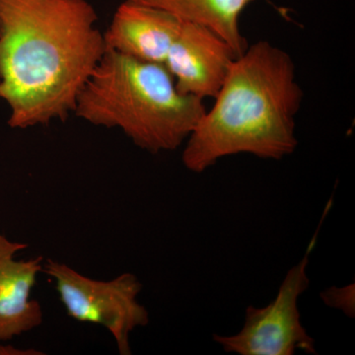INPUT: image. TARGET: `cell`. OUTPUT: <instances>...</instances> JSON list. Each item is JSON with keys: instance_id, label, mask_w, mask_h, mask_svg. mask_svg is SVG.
Listing matches in <instances>:
<instances>
[{"instance_id": "6da1fadb", "label": "cell", "mask_w": 355, "mask_h": 355, "mask_svg": "<svg viewBox=\"0 0 355 355\" xmlns=\"http://www.w3.org/2000/svg\"><path fill=\"white\" fill-rule=\"evenodd\" d=\"M87 0H0V99L14 130L64 123L106 51Z\"/></svg>"}, {"instance_id": "7a4b0ae2", "label": "cell", "mask_w": 355, "mask_h": 355, "mask_svg": "<svg viewBox=\"0 0 355 355\" xmlns=\"http://www.w3.org/2000/svg\"><path fill=\"white\" fill-rule=\"evenodd\" d=\"M302 100L288 53L268 41L248 46L187 139L182 162L202 173L237 154L270 160L291 155L298 146L295 118Z\"/></svg>"}, {"instance_id": "3957f363", "label": "cell", "mask_w": 355, "mask_h": 355, "mask_svg": "<svg viewBox=\"0 0 355 355\" xmlns=\"http://www.w3.org/2000/svg\"><path fill=\"white\" fill-rule=\"evenodd\" d=\"M205 112L203 100L177 90L165 64L106 49L73 114L96 127L120 128L135 146L157 154L179 148Z\"/></svg>"}, {"instance_id": "277c9868", "label": "cell", "mask_w": 355, "mask_h": 355, "mask_svg": "<svg viewBox=\"0 0 355 355\" xmlns=\"http://www.w3.org/2000/svg\"><path fill=\"white\" fill-rule=\"evenodd\" d=\"M43 272L55 284L71 319L103 327L114 338L119 354H132L130 334L149 323L148 311L139 301L142 284L135 275L94 279L55 260L44 261Z\"/></svg>"}, {"instance_id": "5b68a950", "label": "cell", "mask_w": 355, "mask_h": 355, "mask_svg": "<svg viewBox=\"0 0 355 355\" xmlns=\"http://www.w3.org/2000/svg\"><path fill=\"white\" fill-rule=\"evenodd\" d=\"M318 232L305 256L286 273L277 297L263 308L249 306L244 327L234 336L214 335L226 352L240 355H292L296 350L316 354L315 340L301 324L298 299L309 286L307 275L311 252Z\"/></svg>"}, {"instance_id": "8992f818", "label": "cell", "mask_w": 355, "mask_h": 355, "mask_svg": "<svg viewBox=\"0 0 355 355\" xmlns=\"http://www.w3.org/2000/svg\"><path fill=\"white\" fill-rule=\"evenodd\" d=\"M237 58L230 44L216 32L184 21L165 67L182 94L216 99Z\"/></svg>"}, {"instance_id": "52a82bcc", "label": "cell", "mask_w": 355, "mask_h": 355, "mask_svg": "<svg viewBox=\"0 0 355 355\" xmlns=\"http://www.w3.org/2000/svg\"><path fill=\"white\" fill-rule=\"evenodd\" d=\"M183 23L164 9L121 0L104 33L106 49L140 62L165 64Z\"/></svg>"}, {"instance_id": "ba28073f", "label": "cell", "mask_w": 355, "mask_h": 355, "mask_svg": "<svg viewBox=\"0 0 355 355\" xmlns=\"http://www.w3.org/2000/svg\"><path fill=\"white\" fill-rule=\"evenodd\" d=\"M25 243L12 241L0 232V343L35 330L43 324L44 313L38 300L32 299L44 260L38 256L16 260L27 249Z\"/></svg>"}, {"instance_id": "9c48e42d", "label": "cell", "mask_w": 355, "mask_h": 355, "mask_svg": "<svg viewBox=\"0 0 355 355\" xmlns=\"http://www.w3.org/2000/svg\"><path fill=\"white\" fill-rule=\"evenodd\" d=\"M158 7L184 21L209 28L230 44L238 57L247 50V40L240 31V17L254 0H130Z\"/></svg>"}, {"instance_id": "30bf717a", "label": "cell", "mask_w": 355, "mask_h": 355, "mask_svg": "<svg viewBox=\"0 0 355 355\" xmlns=\"http://www.w3.org/2000/svg\"><path fill=\"white\" fill-rule=\"evenodd\" d=\"M327 305L340 309L349 317L354 316V286L331 288L322 293Z\"/></svg>"}, {"instance_id": "8fae6325", "label": "cell", "mask_w": 355, "mask_h": 355, "mask_svg": "<svg viewBox=\"0 0 355 355\" xmlns=\"http://www.w3.org/2000/svg\"><path fill=\"white\" fill-rule=\"evenodd\" d=\"M43 352L36 349H16L6 343H0V355H41Z\"/></svg>"}]
</instances>
